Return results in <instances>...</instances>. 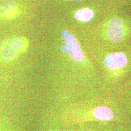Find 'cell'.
<instances>
[{"mask_svg":"<svg viewBox=\"0 0 131 131\" xmlns=\"http://www.w3.org/2000/svg\"><path fill=\"white\" fill-rule=\"evenodd\" d=\"M94 13L92 10L84 8L77 11L75 14V19L81 21H88L93 18Z\"/></svg>","mask_w":131,"mask_h":131,"instance_id":"8992f818","label":"cell"},{"mask_svg":"<svg viewBox=\"0 0 131 131\" xmlns=\"http://www.w3.org/2000/svg\"><path fill=\"white\" fill-rule=\"evenodd\" d=\"M97 68L105 93L116 95L131 77V56L122 51L103 52Z\"/></svg>","mask_w":131,"mask_h":131,"instance_id":"6da1fadb","label":"cell"},{"mask_svg":"<svg viewBox=\"0 0 131 131\" xmlns=\"http://www.w3.org/2000/svg\"><path fill=\"white\" fill-rule=\"evenodd\" d=\"M62 37L65 42L66 50L71 58L77 62L84 63L85 57L75 37L72 34L64 31L62 33Z\"/></svg>","mask_w":131,"mask_h":131,"instance_id":"277c9868","label":"cell"},{"mask_svg":"<svg viewBox=\"0 0 131 131\" xmlns=\"http://www.w3.org/2000/svg\"><path fill=\"white\" fill-rule=\"evenodd\" d=\"M27 40L24 37H13L5 40L0 46V60L5 63L13 61L28 47Z\"/></svg>","mask_w":131,"mask_h":131,"instance_id":"7a4b0ae2","label":"cell"},{"mask_svg":"<svg viewBox=\"0 0 131 131\" xmlns=\"http://www.w3.org/2000/svg\"><path fill=\"white\" fill-rule=\"evenodd\" d=\"M126 32L122 20L113 18L108 22L105 30L106 40L111 43H120L126 37Z\"/></svg>","mask_w":131,"mask_h":131,"instance_id":"3957f363","label":"cell"},{"mask_svg":"<svg viewBox=\"0 0 131 131\" xmlns=\"http://www.w3.org/2000/svg\"><path fill=\"white\" fill-rule=\"evenodd\" d=\"M75 1H80V0H75Z\"/></svg>","mask_w":131,"mask_h":131,"instance_id":"52a82bcc","label":"cell"},{"mask_svg":"<svg viewBox=\"0 0 131 131\" xmlns=\"http://www.w3.org/2000/svg\"><path fill=\"white\" fill-rule=\"evenodd\" d=\"M19 9L14 0H3L0 2V19L10 20L16 18Z\"/></svg>","mask_w":131,"mask_h":131,"instance_id":"5b68a950","label":"cell"}]
</instances>
